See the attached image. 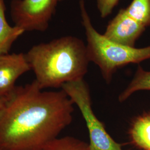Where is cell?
Instances as JSON below:
<instances>
[{
  "mask_svg": "<svg viewBox=\"0 0 150 150\" xmlns=\"http://www.w3.org/2000/svg\"><path fill=\"white\" fill-rule=\"evenodd\" d=\"M36 81L16 86L0 110V150H41L72 121L63 90L43 91Z\"/></svg>",
  "mask_w": 150,
  "mask_h": 150,
  "instance_id": "1",
  "label": "cell"
},
{
  "mask_svg": "<svg viewBox=\"0 0 150 150\" xmlns=\"http://www.w3.org/2000/svg\"><path fill=\"white\" fill-rule=\"evenodd\" d=\"M25 54L42 90L83 79L90 63L86 45L72 36L34 45Z\"/></svg>",
  "mask_w": 150,
  "mask_h": 150,
  "instance_id": "2",
  "label": "cell"
},
{
  "mask_svg": "<svg viewBox=\"0 0 150 150\" xmlns=\"http://www.w3.org/2000/svg\"><path fill=\"white\" fill-rule=\"evenodd\" d=\"M82 25L87 38V51L90 62L97 64L107 83L118 69L130 64H139L150 59V46L136 48L113 42L93 26L84 0L80 1Z\"/></svg>",
  "mask_w": 150,
  "mask_h": 150,
  "instance_id": "3",
  "label": "cell"
},
{
  "mask_svg": "<svg viewBox=\"0 0 150 150\" xmlns=\"http://www.w3.org/2000/svg\"><path fill=\"white\" fill-rule=\"evenodd\" d=\"M61 88L77 105L86 122L90 150H123L122 145L113 139L95 115L92 107L90 88L84 79L66 83Z\"/></svg>",
  "mask_w": 150,
  "mask_h": 150,
  "instance_id": "4",
  "label": "cell"
},
{
  "mask_svg": "<svg viewBox=\"0 0 150 150\" xmlns=\"http://www.w3.org/2000/svg\"><path fill=\"white\" fill-rule=\"evenodd\" d=\"M64 0H13L11 16L16 26L25 31H45L59 3Z\"/></svg>",
  "mask_w": 150,
  "mask_h": 150,
  "instance_id": "5",
  "label": "cell"
},
{
  "mask_svg": "<svg viewBox=\"0 0 150 150\" xmlns=\"http://www.w3.org/2000/svg\"><path fill=\"white\" fill-rule=\"evenodd\" d=\"M145 30V26L129 16L123 8L109 22L103 36L113 42L134 47Z\"/></svg>",
  "mask_w": 150,
  "mask_h": 150,
  "instance_id": "6",
  "label": "cell"
},
{
  "mask_svg": "<svg viewBox=\"0 0 150 150\" xmlns=\"http://www.w3.org/2000/svg\"><path fill=\"white\" fill-rule=\"evenodd\" d=\"M30 70L23 53L0 55V98L8 96L16 87L17 80Z\"/></svg>",
  "mask_w": 150,
  "mask_h": 150,
  "instance_id": "7",
  "label": "cell"
},
{
  "mask_svg": "<svg viewBox=\"0 0 150 150\" xmlns=\"http://www.w3.org/2000/svg\"><path fill=\"white\" fill-rule=\"evenodd\" d=\"M129 134L132 143L142 150H150V111L134 118Z\"/></svg>",
  "mask_w": 150,
  "mask_h": 150,
  "instance_id": "8",
  "label": "cell"
},
{
  "mask_svg": "<svg viewBox=\"0 0 150 150\" xmlns=\"http://www.w3.org/2000/svg\"><path fill=\"white\" fill-rule=\"evenodd\" d=\"M5 10L4 0H0V55L9 54L13 43L25 32L21 27L8 24L6 18Z\"/></svg>",
  "mask_w": 150,
  "mask_h": 150,
  "instance_id": "9",
  "label": "cell"
},
{
  "mask_svg": "<svg viewBox=\"0 0 150 150\" xmlns=\"http://www.w3.org/2000/svg\"><path fill=\"white\" fill-rule=\"evenodd\" d=\"M145 90L150 91V71H146L139 65L132 80L120 94L118 101L124 102L136 92Z\"/></svg>",
  "mask_w": 150,
  "mask_h": 150,
  "instance_id": "10",
  "label": "cell"
},
{
  "mask_svg": "<svg viewBox=\"0 0 150 150\" xmlns=\"http://www.w3.org/2000/svg\"><path fill=\"white\" fill-rule=\"evenodd\" d=\"M126 13L146 28L150 26V0H132Z\"/></svg>",
  "mask_w": 150,
  "mask_h": 150,
  "instance_id": "11",
  "label": "cell"
},
{
  "mask_svg": "<svg viewBox=\"0 0 150 150\" xmlns=\"http://www.w3.org/2000/svg\"><path fill=\"white\" fill-rule=\"evenodd\" d=\"M41 150H90L88 144L71 136L57 138Z\"/></svg>",
  "mask_w": 150,
  "mask_h": 150,
  "instance_id": "12",
  "label": "cell"
},
{
  "mask_svg": "<svg viewBox=\"0 0 150 150\" xmlns=\"http://www.w3.org/2000/svg\"><path fill=\"white\" fill-rule=\"evenodd\" d=\"M119 0H97V8L102 18H106L112 12Z\"/></svg>",
  "mask_w": 150,
  "mask_h": 150,
  "instance_id": "13",
  "label": "cell"
},
{
  "mask_svg": "<svg viewBox=\"0 0 150 150\" xmlns=\"http://www.w3.org/2000/svg\"><path fill=\"white\" fill-rule=\"evenodd\" d=\"M7 98H8V97H5V98H0V110H1V108H2V107H3L4 105V104L5 103L6 101H7Z\"/></svg>",
  "mask_w": 150,
  "mask_h": 150,
  "instance_id": "14",
  "label": "cell"
}]
</instances>
